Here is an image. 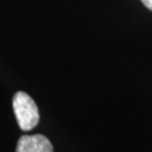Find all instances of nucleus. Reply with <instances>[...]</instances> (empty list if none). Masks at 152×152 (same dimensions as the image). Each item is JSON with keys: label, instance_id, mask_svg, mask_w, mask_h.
Segmentation results:
<instances>
[{"label": "nucleus", "instance_id": "obj_2", "mask_svg": "<svg viewBox=\"0 0 152 152\" xmlns=\"http://www.w3.org/2000/svg\"><path fill=\"white\" fill-rule=\"evenodd\" d=\"M16 152H53V147L44 135H23L18 140Z\"/></svg>", "mask_w": 152, "mask_h": 152}, {"label": "nucleus", "instance_id": "obj_1", "mask_svg": "<svg viewBox=\"0 0 152 152\" xmlns=\"http://www.w3.org/2000/svg\"><path fill=\"white\" fill-rule=\"evenodd\" d=\"M17 123L23 131L33 130L39 121V113L35 102L26 92L18 91L12 100Z\"/></svg>", "mask_w": 152, "mask_h": 152}, {"label": "nucleus", "instance_id": "obj_3", "mask_svg": "<svg viewBox=\"0 0 152 152\" xmlns=\"http://www.w3.org/2000/svg\"><path fill=\"white\" fill-rule=\"evenodd\" d=\"M142 2L144 4V6L147 7L148 9L152 10V0H142Z\"/></svg>", "mask_w": 152, "mask_h": 152}]
</instances>
